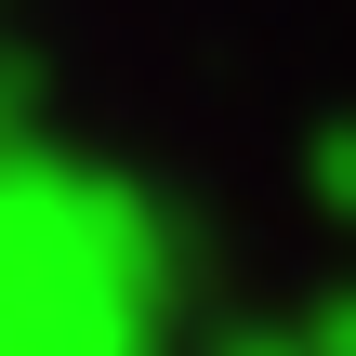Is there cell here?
<instances>
[{"instance_id":"277c9868","label":"cell","mask_w":356,"mask_h":356,"mask_svg":"<svg viewBox=\"0 0 356 356\" xmlns=\"http://www.w3.org/2000/svg\"><path fill=\"white\" fill-rule=\"evenodd\" d=\"M211 356H304V330H225Z\"/></svg>"},{"instance_id":"6da1fadb","label":"cell","mask_w":356,"mask_h":356,"mask_svg":"<svg viewBox=\"0 0 356 356\" xmlns=\"http://www.w3.org/2000/svg\"><path fill=\"white\" fill-rule=\"evenodd\" d=\"M172 225L92 159L0 145V356H159Z\"/></svg>"},{"instance_id":"7a4b0ae2","label":"cell","mask_w":356,"mask_h":356,"mask_svg":"<svg viewBox=\"0 0 356 356\" xmlns=\"http://www.w3.org/2000/svg\"><path fill=\"white\" fill-rule=\"evenodd\" d=\"M304 185H317V211H343V225H356V119H330V132L304 145Z\"/></svg>"},{"instance_id":"5b68a950","label":"cell","mask_w":356,"mask_h":356,"mask_svg":"<svg viewBox=\"0 0 356 356\" xmlns=\"http://www.w3.org/2000/svg\"><path fill=\"white\" fill-rule=\"evenodd\" d=\"M0 145H13V66H0Z\"/></svg>"},{"instance_id":"3957f363","label":"cell","mask_w":356,"mask_h":356,"mask_svg":"<svg viewBox=\"0 0 356 356\" xmlns=\"http://www.w3.org/2000/svg\"><path fill=\"white\" fill-rule=\"evenodd\" d=\"M304 356H356V291H330V304L304 317Z\"/></svg>"}]
</instances>
